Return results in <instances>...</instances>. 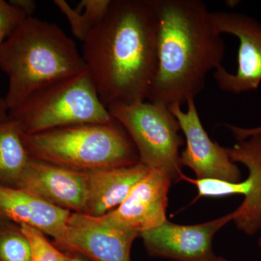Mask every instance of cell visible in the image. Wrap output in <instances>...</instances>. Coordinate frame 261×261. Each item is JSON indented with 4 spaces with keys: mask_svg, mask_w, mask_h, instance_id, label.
Returning <instances> with one entry per match:
<instances>
[{
    "mask_svg": "<svg viewBox=\"0 0 261 261\" xmlns=\"http://www.w3.org/2000/svg\"><path fill=\"white\" fill-rule=\"evenodd\" d=\"M156 37L152 0H112L82 53L106 107L147 100L157 72Z\"/></svg>",
    "mask_w": 261,
    "mask_h": 261,
    "instance_id": "cell-1",
    "label": "cell"
},
{
    "mask_svg": "<svg viewBox=\"0 0 261 261\" xmlns=\"http://www.w3.org/2000/svg\"><path fill=\"white\" fill-rule=\"evenodd\" d=\"M157 15V72L147 101L187 103L221 66L225 44L211 12L200 0H152Z\"/></svg>",
    "mask_w": 261,
    "mask_h": 261,
    "instance_id": "cell-2",
    "label": "cell"
},
{
    "mask_svg": "<svg viewBox=\"0 0 261 261\" xmlns=\"http://www.w3.org/2000/svg\"><path fill=\"white\" fill-rule=\"evenodd\" d=\"M88 69L73 39L58 25L29 17L0 46L10 111L44 87Z\"/></svg>",
    "mask_w": 261,
    "mask_h": 261,
    "instance_id": "cell-3",
    "label": "cell"
},
{
    "mask_svg": "<svg viewBox=\"0 0 261 261\" xmlns=\"http://www.w3.org/2000/svg\"><path fill=\"white\" fill-rule=\"evenodd\" d=\"M22 139L31 159L89 171L123 167L140 161L132 139L117 120L63 127Z\"/></svg>",
    "mask_w": 261,
    "mask_h": 261,
    "instance_id": "cell-4",
    "label": "cell"
},
{
    "mask_svg": "<svg viewBox=\"0 0 261 261\" xmlns=\"http://www.w3.org/2000/svg\"><path fill=\"white\" fill-rule=\"evenodd\" d=\"M9 117L25 135L113 120L88 69L37 91Z\"/></svg>",
    "mask_w": 261,
    "mask_h": 261,
    "instance_id": "cell-5",
    "label": "cell"
},
{
    "mask_svg": "<svg viewBox=\"0 0 261 261\" xmlns=\"http://www.w3.org/2000/svg\"><path fill=\"white\" fill-rule=\"evenodd\" d=\"M107 108L129 135L140 163L166 173L173 182L183 180L179 149L185 141L169 108L147 100Z\"/></svg>",
    "mask_w": 261,
    "mask_h": 261,
    "instance_id": "cell-6",
    "label": "cell"
},
{
    "mask_svg": "<svg viewBox=\"0 0 261 261\" xmlns=\"http://www.w3.org/2000/svg\"><path fill=\"white\" fill-rule=\"evenodd\" d=\"M219 34L234 36L239 40L238 70L230 73L221 65L214 79L221 90L240 94L258 88L261 83V23L247 15L234 12H211Z\"/></svg>",
    "mask_w": 261,
    "mask_h": 261,
    "instance_id": "cell-7",
    "label": "cell"
},
{
    "mask_svg": "<svg viewBox=\"0 0 261 261\" xmlns=\"http://www.w3.org/2000/svg\"><path fill=\"white\" fill-rule=\"evenodd\" d=\"M187 106V111H182L180 105L169 107L186 140V147L180 154L182 167L186 166L192 170L197 179L241 181V171L230 159L226 148L211 140L202 126L195 99H188Z\"/></svg>",
    "mask_w": 261,
    "mask_h": 261,
    "instance_id": "cell-8",
    "label": "cell"
},
{
    "mask_svg": "<svg viewBox=\"0 0 261 261\" xmlns=\"http://www.w3.org/2000/svg\"><path fill=\"white\" fill-rule=\"evenodd\" d=\"M140 233L109 224L102 217L70 214L56 247L91 261H130L132 244Z\"/></svg>",
    "mask_w": 261,
    "mask_h": 261,
    "instance_id": "cell-9",
    "label": "cell"
},
{
    "mask_svg": "<svg viewBox=\"0 0 261 261\" xmlns=\"http://www.w3.org/2000/svg\"><path fill=\"white\" fill-rule=\"evenodd\" d=\"M232 221L231 213L219 219L195 225H179L171 221L140 233L151 255L176 261H209L215 256V234Z\"/></svg>",
    "mask_w": 261,
    "mask_h": 261,
    "instance_id": "cell-10",
    "label": "cell"
},
{
    "mask_svg": "<svg viewBox=\"0 0 261 261\" xmlns=\"http://www.w3.org/2000/svg\"><path fill=\"white\" fill-rule=\"evenodd\" d=\"M172 180L159 170L148 173L114 210L100 216L109 224L140 233L168 221L166 210Z\"/></svg>",
    "mask_w": 261,
    "mask_h": 261,
    "instance_id": "cell-11",
    "label": "cell"
},
{
    "mask_svg": "<svg viewBox=\"0 0 261 261\" xmlns=\"http://www.w3.org/2000/svg\"><path fill=\"white\" fill-rule=\"evenodd\" d=\"M16 188L56 207L83 214L88 196V175L31 159Z\"/></svg>",
    "mask_w": 261,
    "mask_h": 261,
    "instance_id": "cell-12",
    "label": "cell"
},
{
    "mask_svg": "<svg viewBox=\"0 0 261 261\" xmlns=\"http://www.w3.org/2000/svg\"><path fill=\"white\" fill-rule=\"evenodd\" d=\"M236 138L233 147L226 148L233 163L248 169L246 194L243 203L231 213L232 221L239 230L252 236L261 228V126L243 128L225 125ZM258 245L261 249V236Z\"/></svg>",
    "mask_w": 261,
    "mask_h": 261,
    "instance_id": "cell-13",
    "label": "cell"
},
{
    "mask_svg": "<svg viewBox=\"0 0 261 261\" xmlns=\"http://www.w3.org/2000/svg\"><path fill=\"white\" fill-rule=\"evenodd\" d=\"M71 214L15 187L0 185V221L32 226L58 241Z\"/></svg>",
    "mask_w": 261,
    "mask_h": 261,
    "instance_id": "cell-14",
    "label": "cell"
},
{
    "mask_svg": "<svg viewBox=\"0 0 261 261\" xmlns=\"http://www.w3.org/2000/svg\"><path fill=\"white\" fill-rule=\"evenodd\" d=\"M150 168L138 163L89 171L88 196L83 214L100 217L116 209Z\"/></svg>",
    "mask_w": 261,
    "mask_h": 261,
    "instance_id": "cell-15",
    "label": "cell"
},
{
    "mask_svg": "<svg viewBox=\"0 0 261 261\" xmlns=\"http://www.w3.org/2000/svg\"><path fill=\"white\" fill-rule=\"evenodd\" d=\"M30 161L16 123L0 122V185L16 188Z\"/></svg>",
    "mask_w": 261,
    "mask_h": 261,
    "instance_id": "cell-16",
    "label": "cell"
},
{
    "mask_svg": "<svg viewBox=\"0 0 261 261\" xmlns=\"http://www.w3.org/2000/svg\"><path fill=\"white\" fill-rule=\"evenodd\" d=\"M112 0H82L76 8L65 0H55L58 8L70 23L72 34L84 42L107 14Z\"/></svg>",
    "mask_w": 261,
    "mask_h": 261,
    "instance_id": "cell-17",
    "label": "cell"
},
{
    "mask_svg": "<svg viewBox=\"0 0 261 261\" xmlns=\"http://www.w3.org/2000/svg\"><path fill=\"white\" fill-rule=\"evenodd\" d=\"M31 246L20 225L0 221V261H31Z\"/></svg>",
    "mask_w": 261,
    "mask_h": 261,
    "instance_id": "cell-18",
    "label": "cell"
},
{
    "mask_svg": "<svg viewBox=\"0 0 261 261\" xmlns=\"http://www.w3.org/2000/svg\"><path fill=\"white\" fill-rule=\"evenodd\" d=\"M20 227L30 244L31 261L71 260L73 257L63 253L58 247L51 245L42 231L25 224L20 225Z\"/></svg>",
    "mask_w": 261,
    "mask_h": 261,
    "instance_id": "cell-19",
    "label": "cell"
},
{
    "mask_svg": "<svg viewBox=\"0 0 261 261\" xmlns=\"http://www.w3.org/2000/svg\"><path fill=\"white\" fill-rule=\"evenodd\" d=\"M183 180H187L195 185L198 191L197 197H222L231 195H245L247 185L245 180L233 183L216 178H202L191 179L185 176Z\"/></svg>",
    "mask_w": 261,
    "mask_h": 261,
    "instance_id": "cell-20",
    "label": "cell"
},
{
    "mask_svg": "<svg viewBox=\"0 0 261 261\" xmlns=\"http://www.w3.org/2000/svg\"><path fill=\"white\" fill-rule=\"evenodd\" d=\"M27 18L29 17L9 2L0 0V46Z\"/></svg>",
    "mask_w": 261,
    "mask_h": 261,
    "instance_id": "cell-21",
    "label": "cell"
},
{
    "mask_svg": "<svg viewBox=\"0 0 261 261\" xmlns=\"http://www.w3.org/2000/svg\"><path fill=\"white\" fill-rule=\"evenodd\" d=\"M10 4L23 12L27 17H33L37 4L33 0H10Z\"/></svg>",
    "mask_w": 261,
    "mask_h": 261,
    "instance_id": "cell-22",
    "label": "cell"
},
{
    "mask_svg": "<svg viewBox=\"0 0 261 261\" xmlns=\"http://www.w3.org/2000/svg\"><path fill=\"white\" fill-rule=\"evenodd\" d=\"M10 110L5 99L0 97V122L9 121Z\"/></svg>",
    "mask_w": 261,
    "mask_h": 261,
    "instance_id": "cell-23",
    "label": "cell"
},
{
    "mask_svg": "<svg viewBox=\"0 0 261 261\" xmlns=\"http://www.w3.org/2000/svg\"><path fill=\"white\" fill-rule=\"evenodd\" d=\"M209 261H228L226 260V259L223 258V257H216V255L212 259H211Z\"/></svg>",
    "mask_w": 261,
    "mask_h": 261,
    "instance_id": "cell-24",
    "label": "cell"
},
{
    "mask_svg": "<svg viewBox=\"0 0 261 261\" xmlns=\"http://www.w3.org/2000/svg\"><path fill=\"white\" fill-rule=\"evenodd\" d=\"M70 261H85L83 259L81 258V257L75 256L72 257L71 260Z\"/></svg>",
    "mask_w": 261,
    "mask_h": 261,
    "instance_id": "cell-25",
    "label": "cell"
}]
</instances>
